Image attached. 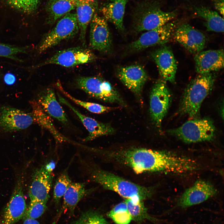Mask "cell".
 Returning <instances> with one entry per match:
<instances>
[{
    "label": "cell",
    "mask_w": 224,
    "mask_h": 224,
    "mask_svg": "<svg viewBox=\"0 0 224 224\" xmlns=\"http://www.w3.org/2000/svg\"><path fill=\"white\" fill-rule=\"evenodd\" d=\"M104 152L108 158L129 167L137 174L183 173L190 172L193 167L191 159L165 151L132 148Z\"/></svg>",
    "instance_id": "1"
},
{
    "label": "cell",
    "mask_w": 224,
    "mask_h": 224,
    "mask_svg": "<svg viewBox=\"0 0 224 224\" xmlns=\"http://www.w3.org/2000/svg\"><path fill=\"white\" fill-rule=\"evenodd\" d=\"M90 176L93 181L104 189L115 192L125 199L143 201L151 197L153 193L152 188L141 186L101 169L93 170Z\"/></svg>",
    "instance_id": "2"
},
{
    "label": "cell",
    "mask_w": 224,
    "mask_h": 224,
    "mask_svg": "<svg viewBox=\"0 0 224 224\" xmlns=\"http://www.w3.org/2000/svg\"><path fill=\"white\" fill-rule=\"evenodd\" d=\"M215 77L212 72L199 74L185 89L180 103L179 111L191 118L198 116L203 100L211 91Z\"/></svg>",
    "instance_id": "3"
},
{
    "label": "cell",
    "mask_w": 224,
    "mask_h": 224,
    "mask_svg": "<svg viewBox=\"0 0 224 224\" xmlns=\"http://www.w3.org/2000/svg\"><path fill=\"white\" fill-rule=\"evenodd\" d=\"M133 12V25L138 32L161 27L171 21L177 15L176 11H163L157 2L147 0L137 5Z\"/></svg>",
    "instance_id": "4"
},
{
    "label": "cell",
    "mask_w": 224,
    "mask_h": 224,
    "mask_svg": "<svg viewBox=\"0 0 224 224\" xmlns=\"http://www.w3.org/2000/svg\"><path fill=\"white\" fill-rule=\"evenodd\" d=\"M215 132L213 122L207 118L190 120L179 127L167 131L170 134L187 143L211 140Z\"/></svg>",
    "instance_id": "5"
},
{
    "label": "cell",
    "mask_w": 224,
    "mask_h": 224,
    "mask_svg": "<svg viewBox=\"0 0 224 224\" xmlns=\"http://www.w3.org/2000/svg\"><path fill=\"white\" fill-rule=\"evenodd\" d=\"M79 31L76 13H68L51 30L43 36L36 47L37 52L42 53L63 40L74 37Z\"/></svg>",
    "instance_id": "6"
},
{
    "label": "cell",
    "mask_w": 224,
    "mask_h": 224,
    "mask_svg": "<svg viewBox=\"0 0 224 224\" xmlns=\"http://www.w3.org/2000/svg\"><path fill=\"white\" fill-rule=\"evenodd\" d=\"M77 87L90 96L105 102L126 104L119 92L110 82L96 77H80L76 80Z\"/></svg>",
    "instance_id": "7"
},
{
    "label": "cell",
    "mask_w": 224,
    "mask_h": 224,
    "mask_svg": "<svg viewBox=\"0 0 224 224\" xmlns=\"http://www.w3.org/2000/svg\"><path fill=\"white\" fill-rule=\"evenodd\" d=\"M24 169L16 176L10 199L2 215V224H14L23 218L27 210L24 193Z\"/></svg>",
    "instance_id": "8"
},
{
    "label": "cell",
    "mask_w": 224,
    "mask_h": 224,
    "mask_svg": "<svg viewBox=\"0 0 224 224\" xmlns=\"http://www.w3.org/2000/svg\"><path fill=\"white\" fill-rule=\"evenodd\" d=\"M96 58L92 52L85 46H77L59 51L50 58L31 68L35 69L50 64L72 67L92 62Z\"/></svg>",
    "instance_id": "9"
},
{
    "label": "cell",
    "mask_w": 224,
    "mask_h": 224,
    "mask_svg": "<svg viewBox=\"0 0 224 224\" xmlns=\"http://www.w3.org/2000/svg\"><path fill=\"white\" fill-rule=\"evenodd\" d=\"M166 82L162 79L157 81L152 87L150 96L151 117L154 125L158 128L161 127L171 100V95Z\"/></svg>",
    "instance_id": "10"
},
{
    "label": "cell",
    "mask_w": 224,
    "mask_h": 224,
    "mask_svg": "<svg viewBox=\"0 0 224 224\" xmlns=\"http://www.w3.org/2000/svg\"><path fill=\"white\" fill-rule=\"evenodd\" d=\"M178 25L177 21H171L161 27L147 31L131 43L128 47L132 51H137L153 46L164 44L173 36Z\"/></svg>",
    "instance_id": "11"
},
{
    "label": "cell",
    "mask_w": 224,
    "mask_h": 224,
    "mask_svg": "<svg viewBox=\"0 0 224 224\" xmlns=\"http://www.w3.org/2000/svg\"><path fill=\"white\" fill-rule=\"evenodd\" d=\"M90 48L101 52H110L112 49V40L107 21L95 13L90 21Z\"/></svg>",
    "instance_id": "12"
},
{
    "label": "cell",
    "mask_w": 224,
    "mask_h": 224,
    "mask_svg": "<svg viewBox=\"0 0 224 224\" xmlns=\"http://www.w3.org/2000/svg\"><path fill=\"white\" fill-rule=\"evenodd\" d=\"M34 122L32 114L9 106L0 109V131L11 132L25 129Z\"/></svg>",
    "instance_id": "13"
},
{
    "label": "cell",
    "mask_w": 224,
    "mask_h": 224,
    "mask_svg": "<svg viewBox=\"0 0 224 224\" xmlns=\"http://www.w3.org/2000/svg\"><path fill=\"white\" fill-rule=\"evenodd\" d=\"M216 193V189L211 184L203 180H198L182 194L178 200L177 206L185 208L200 204Z\"/></svg>",
    "instance_id": "14"
},
{
    "label": "cell",
    "mask_w": 224,
    "mask_h": 224,
    "mask_svg": "<svg viewBox=\"0 0 224 224\" xmlns=\"http://www.w3.org/2000/svg\"><path fill=\"white\" fill-rule=\"evenodd\" d=\"M173 36L191 53L196 54L201 52L205 45L206 38L203 34L187 23L179 25Z\"/></svg>",
    "instance_id": "15"
},
{
    "label": "cell",
    "mask_w": 224,
    "mask_h": 224,
    "mask_svg": "<svg viewBox=\"0 0 224 224\" xmlns=\"http://www.w3.org/2000/svg\"><path fill=\"white\" fill-rule=\"evenodd\" d=\"M53 177L52 173L46 171L43 166L35 170L29 187L30 201H39L47 203L49 198Z\"/></svg>",
    "instance_id": "16"
},
{
    "label": "cell",
    "mask_w": 224,
    "mask_h": 224,
    "mask_svg": "<svg viewBox=\"0 0 224 224\" xmlns=\"http://www.w3.org/2000/svg\"><path fill=\"white\" fill-rule=\"evenodd\" d=\"M117 76L128 89L137 96L141 95L147 78L143 67L137 65L119 67L117 70Z\"/></svg>",
    "instance_id": "17"
},
{
    "label": "cell",
    "mask_w": 224,
    "mask_h": 224,
    "mask_svg": "<svg viewBox=\"0 0 224 224\" xmlns=\"http://www.w3.org/2000/svg\"><path fill=\"white\" fill-rule=\"evenodd\" d=\"M152 56L162 79L174 83L177 64L171 49L167 46H163L153 52Z\"/></svg>",
    "instance_id": "18"
},
{
    "label": "cell",
    "mask_w": 224,
    "mask_h": 224,
    "mask_svg": "<svg viewBox=\"0 0 224 224\" xmlns=\"http://www.w3.org/2000/svg\"><path fill=\"white\" fill-rule=\"evenodd\" d=\"M196 72L199 74L219 71L224 67V54L222 49L201 51L194 57Z\"/></svg>",
    "instance_id": "19"
},
{
    "label": "cell",
    "mask_w": 224,
    "mask_h": 224,
    "mask_svg": "<svg viewBox=\"0 0 224 224\" xmlns=\"http://www.w3.org/2000/svg\"><path fill=\"white\" fill-rule=\"evenodd\" d=\"M58 96L59 102L67 106L76 114L88 131V135L84 139V141L92 140L97 137L114 133V129L110 124L98 122L92 118L83 115L59 94H58Z\"/></svg>",
    "instance_id": "20"
},
{
    "label": "cell",
    "mask_w": 224,
    "mask_h": 224,
    "mask_svg": "<svg viewBox=\"0 0 224 224\" xmlns=\"http://www.w3.org/2000/svg\"><path fill=\"white\" fill-rule=\"evenodd\" d=\"M45 112L62 123L68 122L67 116L57 101L53 90L47 88L39 94L37 101Z\"/></svg>",
    "instance_id": "21"
},
{
    "label": "cell",
    "mask_w": 224,
    "mask_h": 224,
    "mask_svg": "<svg viewBox=\"0 0 224 224\" xmlns=\"http://www.w3.org/2000/svg\"><path fill=\"white\" fill-rule=\"evenodd\" d=\"M97 6V0H77L76 14L80 32L79 38L83 46H85L86 44L87 28Z\"/></svg>",
    "instance_id": "22"
},
{
    "label": "cell",
    "mask_w": 224,
    "mask_h": 224,
    "mask_svg": "<svg viewBox=\"0 0 224 224\" xmlns=\"http://www.w3.org/2000/svg\"><path fill=\"white\" fill-rule=\"evenodd\" d=\"M128 0H107L100 7L102 17L113 23L119 30H124L123 19Z\"/></svg>",
    "instance_id": "23"
},
{
    "label": "cell",
    "mask_w": 224,
    "mask_h": 224,
    "mask_svg": "<svg viewBox=\"0 0 224 224\" xmlns=\"http://www.w3.org/2000/svg\"><path fill=\"white\" fill-rule=\"evenodd\" d=\"M32 109V115L34 122L49 131L58 142H62L68 141L55 128L49 116L44 111L38 102L35 100L30 101Z\"/></svg>",
    "instance_id": "24"
},
{
    "label": "cell",
    "mask_w": 224,
    "mask_h": 224,
    "mask_svg": "<svg viewBox=\"0 0 224 224\" xmlns=\"http://www.w3.org/2000/svg\"><path fill=\"white\" fill-rule=\"evenodd\" d=\"M77 1V0H49L46 7L48 15L47 23L53 24L74 9Z\"/></svg>",
    "instance_id": "25"
},
{
    "label": "cell",
    "mask_w": 224,
    "mask_h": 224,
    "mask_svg": "<svg viewBox=\"0 0 224 224\" xmlns=\"http://www.w3.org/2000/svg\"><path fill=\"white\" fill-rule=\"evenodd\" d=\"M88 192L84 183L72 182L63 197L64 211L73 212L78 203Z\"/></svg>",
    "instance_id": "26"
},
{
    "label": "cell",
    "mask_w": 224,
    "mask_h": 224,
    "mask_svg": "<svg viewBox=\"0 0 224 224\" xmlns=\"http://www.w3.org/2000/svg\"><path fill=\"white\" fill-rule=\"evenodd\" d=\"M194 12L205 20L207 30L223 32L224 19L217 12L203 7L195 8Z\"/></svg>",
    "instance_id": "27"
},
{
    "label": "cell",
    "mask_w": 224,
    "mask_h": 224,
    "mask_svg": "<svg viewBox=\"0 0 224 224\" xmlns=\"http://www.w3.org/2000/svg\"><path fill=\"white\" fill-rule=\"evenodd\" d=\"M126 203L132 220L140 222L145 220L156 222L157 219L150 216L142 200L138 199H126Z\"/></svg>",
    "instance_id": "28"
},
{
    "label": "cell",
    "mask_w": 224,
    "mask_h": 224,
    "mask_svg": "<svg viewBox=\"0 0 224 224\" xmlns=\"http://www.w3.org/2000/svg\"><path fill=\"white\" fill-rule=\"evenodd\" d=\"M58 89L65 96L68 97L76 104L84 107L90 112L95 114H101L112 110V108L104 106L100 104L77 99L70 95L62 87L60 82L56 84Z\"/></svg>",
    "instance_id": "29"
},
{
    "label": "cell",
    "mask_w": 224,
    "mask_h": 224,
    "mask_svg": "<svg viewBox=\"0 0 224 224\" xmlns=\"http://www.w3.org/2000/svg\"><path fill=\"white\" fill-rule=\"evenodd\" d=\"M108 216L116 224H129L132 220L125 202L115 206L109 212Z\"/></svg>",
    "instance_id": "30"
},
{
    "label": "cell",
    "mask_w": 224,
    "mask_h": 224,
    "mask_svg": "<svg viewBox=\"0 0 224 224\" xmlns=\"http://www.w3.org/2000/svg\"><path fill=\"white\" fill-rule=\"evenodd\" d=\"M29 46H18L0 43V57L6 58L15 61H23L17 56L20 54H27Z\"/></svg>",
    "instance_id": "31"
},
{
    "label": "cell",
    "mask_w": 224,
    "mask_h": 224,
    "mask_svg": "<svg viewBox=\"0 0 224 224\" xmlns=\"http://www.w3.org/2000/svg\"><path fill=\"white\" fill-rule=\"evenodd\" d=\"M71 182L67 172H64L58 177L53 190V198L56 203H58L59 202Z\"/></svg>",
    "instance_id": "32"
},
{
    "label": "cell",
    "mask_w": 224,
    "mask_h": 224,
    "mask_svg": "<svg viewBox=\"0 0 224 224\" xmlns=\"http://www.w3.org/2000/svg\"><path fill=\"white\" fill-rule=\"evenodd\" d=\"M72 224H108L102 215L92 211L83 213Z\"/></svg>",
    "instance_id": "33"
},
{
    "label": "cell",
    "mask_w": 224,
    "mask_h": 224,
    "mask_svg": "<svg viewBox=\"0 0 224 224\" xmlns=\"http://www.w3.org/2000/svg\"><path fill=\"white\" fill-rule=\"evenodd\" d=\"M12 7L23 12L30 13L37 8L40 0H6Z\"/></svg>",
    "instance_id": "34"
},
{
    "label": "cell",
    "mask_w": 224,
    "mask_h": 224,
    "mask_svg": "<svg viewBox=\"0 0 224 224\" xmlns=\"http://www.w3.org/2000/svg\"><path fill=\"white\" fill-rule=\"evenodd\" d=\"M46 204V203L39 201H30L23 218L35 219L39 217L45 211L47 208Z\"/></svg>",
    "instance_id": "35"
},
{
    "label": "cell",
    "mask_w": 224,
    "mask_h": 224,
    "mask_svg": "<svg viewBox=\"0 0 224 224\" xmlns=\"http://www.w3.org/2000/svg\"><path fill=\"white\" fill-rule=\"evenodd\" d=\"M15 75L10 73H7L3 76V81L7 84L9 85L13 84L16 81Z\"/></svg>",
    "instance_id": "36"
},
{
    "label": "cell",
    "mask_w": 224,
    "mask_h": 224,
    "mask_svg": "<svg viewBox=\"0 0 224 224\" xmlns=\"http://www.w3.org/2000/svg\"><path fill=\"white\" fill-rule=\"evenodd\" d=\"M213 1L215 7L223 16L224 0H213Z\"/></svg>",
    "instance_id": "37"
},
{
    "label": "cell",
    "mask_w": 224,
    "mask_h": 224,
    "mask_svg": "<svg viewBox=\"0 0 224 224\" xmlns=\"http://www.w3.org/2000/svg\"><path fill=\"white\" fill-rule=\"evenodd\" d=\"M55 163L53 161L49 162L45 165H43L45 170L50 173H52L53 171L55 168Z\"/></svg>",
    "instance_id": "38"
},
{
    "label": "cell",
    "mask_w": 224,
    "mask_h": 224,
    "mask_svg": "<svg viewBox=\"0 0 224 224\" xmlns=\"http://www.w3.org/2000/svg\"><path fill=\"white\" fill-rule=\"evenodd\" d=\"M23 224H40L39 222L35 219L27 218L24 219Z\"/></svg>",
    "instance_id": "39"
},
{
    "label": "cell",
    "mask_w": 224,
    "mask_h": 224,
    "mask_svg": "<svg viewBox=\"0 0 224 224\" xmlns=\"http://www.w3.org/2000/svg\"><path fill=\"white\" fill-rule=\"evenodd\" d=\"M3 76L4 75L2 72L0 65V94L2 89V86L4 82Z\"/></svg>",
    "instance_id": "40"
}]
</instances>
